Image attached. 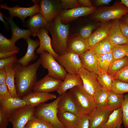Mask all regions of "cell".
Wrapping results in <instances>:
<instances>
[{
    "instance_id": "obj_1",
    "label": "cell",
    "mask_w": 128,
    "mask_h": 128,
    "mask_svg": "<svg viewBox=\"0 0 128 128\" xmlns=\"http://www.w3.org/2000/svg\"><path fill=\"white\" fill-rule=\"evenodd\" d=\"M41 65L40 58L35 62L27 66L16 62L13 64L16 91L19 97L22 98L32 91L37 81V72Z\"/></svg>"
},
{
    "instance_id": "obj_2",
    "label": "cell",
    "mask_w": 128,
    "mask_h": 128,
    "mask_svg": "<svg viewBox=\"0 0 128 128\" xmlns=\"http://www.w3.org/2000/svg\"><path fill=\"white\" fill-rule=\"evenodd\" d=\"M51 34V44L55 52L59 55L67 52L69 26L63 24L58 16L51 22L44 27Z\"/></svg>"
},
{
    "instance_id": "obj_3",
    "label": "cell",
    "mask_w": 128,
    "mask_h": 128,
    "mask_svg": "<svg viewBox=\"0 0 128 128\" xmlns=\"http://www.w3.org/2000/svg\"><path fill=\"white\" fill-rule=\"evenodd\" d=\"M59 96L52 102L42 103L36 108L34 116L55 128H66L59 119L58 102L61 97Z\"/></svg>"
},
{
    "instance_id": "obj_4",
    "label": "cell",
    "mask_w": 128,
    "mask_h": 128,
    "mask_svg": "<svg viewBox=\"0 0 128 128\" xmlns=\"http://www.w3.org/2000/svg\"><path fill=\"white\" fill-rule=\"evenodd\" d=\"M69 91L81 114L89 115L95 110L96 106L93 96L86 91L82 85L76 86Z\"/></svg>"
},
{
    "instance_id": "obj_5",
    "label": "cell",
    "mask_w": 128,
    "mask_h": 128,
    "mask_svg": "<svg viewBox=\"0 0 128 128\" xmlns=\"http://www.w3.org/2000/svg\"><path fill=\"white\" fill-rule=\"evenodd\" d=\"M128 14V8L120 2L110 6L96 10L92 14L90 18L91 20L104 22L111 19H119Z\"/></svg>"
},
{
    "instance_id": "obj_6",
    "label": "cell",
    "mask_w": 128,
    "mask_h": 128,
    "mask_svg": "<svg viewBox=\"0 0 128 128\" xmlns=\"http://www.w3.org/2000/svg\"><path fill=\"white\" fill-rule=\"evenodd\" d=\"M41 65L47 70L48 74L54 78L63 81L67 73L64 68L55 60L53 56L45 51L40 54Z\"/></svg>"
},
{
    "instance_id": "obj_7",
    "label": "cell",
    "mask_w": 128,
    "mask_h": 128,
    "mask_svg": "<svg viewBox=\"0 0 128 128\" xmlns=\"http://www.w3.org/2000/svg\"><path fill=\"white\" fill-rule=\"evenodd\" d=\"M34 5L30 7H21L18 5L12 7H9L6 3L1 4L0 5V9L8 10L10 16L12 18L17 17L19 18L23 23L25 21V19L27 17H31L40 13V7L38 0H32Z\"/></svg>"
},
{
    "instance_id": "obj_8",
    "label": "cell",
    "mask_w": 128,
    "mask_h": 128,
    "mask_svg": "<svg viewBox=\"0 0 128 128\" xmlns=\"http://www.w3.org/2000/svg\"><path fill=\"white\" fill-rule=\"evenodd\" d=\"M36 108L26 105L12 113L8 117L9 122L12 125V128H24L34 116Z\"/></svg>"
},
{
    "instance_id": "obj_9",
    "label": "cell",
    "mask_w": 128,
    "mask_h": 128,
    "mask_svg": "<svg viewBox=\"0 0 128 128\" xmlns=\"http://www.w3.org/2000/svg\"><path fill=\"white\" fill-rule=\"evenodd\" d=\"M56 59L69 74H77L82 67L79 55L74 53L67 51L59 55Z\"/></svg>"
},
{
    "instance_id": "obj_10",
    "label": "cell",
    "mask_w": 128,
    "mask_h": 128,
    "mask_svg": "<svg viewBox=\"0 0 128 128\" xmlns=\"http://www.w3.org/2000/svg\"><path fill=\"white\" fill-rule=\"evenodd\" d=\"M40 13L48 23L51 22L58 16L61 11L60 2L53 0H38Z\"/></svg>"
},
{
    "instance_id": "obj_11",
    "label": "cell",
    "mask_w": 128,
    "mask_h": 128,
    "mask_svg": "<svg viewBox=\"0 0 128 128\" xmlns=\"http://www.w3.org/2000/svg\"><path fill=\"white\" fill-rule=\"evenodd\" d=\"M77 74L81 78L83 86L88 93L93 96L96 92L102 89L97 79V75L83 67L80 68Z\"/></svg>"
},
{
    "instance_id": "obj_12",
    "label": "cell",
    "mask_w": 128,
    "mask_h": 128,
    "mask_svg": "<svg viewBox=\"0 0 128 128\" xmlns=\"http://www.w3.org/2000/svg\"><path fill=\"white\" fill-rule=\"evenodd\" d=\"M96 7L79 6L67 10H61L58 16L63 24L71 21L78 17L92 14L96 10Z\"/></svg>"
},
{
    "instance_id": "obj_13",
    "label": "cell",
    "mask_w": 128,
    "mask_h": 128,
    "mask_svg": "<svg viewBox=\"0 0 128 128\" xmlns=\"http://www.w3.org/2000/svg\"><path fill=\"white\" fill-rule=\"evenodd\" d=\"M113 111L106 106L96 107L90 116L89 128H107L106 125L110 115Z\"/></svg>"
},
{
    "instance_id": "obj_14",
    "label": "cell",
    "mask_w": 128,
    "mask_h": 128,
    "mask_svg": "<svg viewBox=\"0 0 128 128\" xmlns=\"http://www.w3.org/2000/svg\"><path fill=\"white\" fill-rule=\"evenodd\" d=\"M63 81L47 74L37 81L33 88L32 91L47 93L57 91Z\"/></svg>"
},
{
    "instance_id": "obj_15",
    "label": "cell",
    "mask_w": 128,
    "mask_h": 128,
    "mask_svg": "<svg viewBox=\"0 0 128 128\" xmlns=\"http://www.w3.org/2000/svg\"><path fill=\"white\" fill-rule=\"evenodd\" d=\"M57 98L56 95L49 93L32 91L22 98L27 105L36 108L49 100Z\"/></svg>"
},
{
    "instance_id": "obj_16",
    "label": "cell",
    "mask_w": 128,
    "mask_h": 128,
    "mask_svg": "<svg viewBox=\"0 0 128 128\" xmlns=\"http://www.w3.org/2000/svg\"><path fill=\"white\" fill-rule=\"evenodd\" d=\"M26 105V103L22 98L11 97L0 101V110L8 118L13 112Z\"/></svg>"
},
{
    "instance_id": "obj_17",
    "label": "cell",
    "mask_w": 128,
    "mask_h": 128,
    "mask_svg": "<svg viewBox=\"0 0 128 128\" xmlns=\"http://www.w3.org/2000/svg\"><path fill=\"white\" fill-rule=\"evenodd\" d=\"M48 31L44 27L40 28L37 34L40 42L39 47L36 50L37 54L46 51L51 54L56 59L59 56L53 50L51 45V38L48 35Z\"/></svg>"
},
{
    "instance_id": "obj_18",
    "label": "cell",
    "mask_w": 128,
    "mask_h": 128,
    "mask_svg": "<svg viewBox=\"0 0 128 128\" xmlns=\"http://www.w3.org/2000/svg\"><path fill=\"white\" fill-rule=\"evenodd\" d=\"M89 47L87 40L83 39L79 34L73 35L69 38L67 51L79 55L89 50Z\"/></svg>"
},
{
    "instance_id": "obj_19",
    "label": "cell",
    "mask_w": 128,
    "mask_h": 128,
    "mask_svg": "<svg viewBox=\"0 0 128 128\" xmlns=\"http://www.w3.org/2000/svg\"><path fill=\"white\" fill-rule=\"evenodd\" d=\"M79 56L82 67L97 75L100 73L98 67V57L93 52L89 50Z\"/></svg>"
},
{
    "instance_id": "obj_20",
    "label": "cell",
    "mask_w": 128,
    "mask_h": 128,
    "mask_svg": "<svg viewBox=\"0 0 128 128\" xmlns=\"http://www.w3.org/2000/svg\"><path fill=\"white\" fill-rule=\"evenodd\" d=\"M59 111H67L79 115H81L76 104L69 91L62 95L58 104Z\"/></svg>"
},
{
    "instance_id": "obj_21",
    "label": "cell",
    "mask_w": 128,
    "mask_h": 128,
    "mask_svg": "<svg viewBox=\"0 0 128 128\" xmlns=\"http://www.w3.org/2000/svg\"><path fill=\"white\" fill-rule=\"evenodd\" d=\"M119 19L114 20L111 23L108 37L114 45L128 44V41L121 31Z\"/></svg>"
},
{
    "instance_id": "obj_22",
    "label": "cell",
    "mask_w": 128,
    "mask_h": 128,
    "mask_svg": "<svg viewBox=\"0 0 128 128\" xmlns=\"http://www.w3.org/2000/svg\"><path fill=\"white\" fill-rule=\"evenodd\" d=\"M27 48L25 55L22 57L17 59L16 62L23 66H27L32 61L35 60L37 56L35 51L39 46L40 42L39 40H33L29 37L26 41Z\"/></svg>"
},
{
    "instance_id": "obj_23",
    "label": "cell",
    "mask_w": 128,
    "mask_h": 128,
    "mask_svg": "<svg viewBox=\"0 0 128 128\" xmlns=\"http://www.w3.org/2000/svg\"><path fill=\"white\" fill-rule=\"evenodd\" d=\"M47 23L42 15L39 13L30 17L28 20L23 24L24 26L31 30V35L35 37L37 36L39 29L44 28Z\"/></svg>"
},
{
    "instance_id": "obj_24",
    "label": "cell",
    "mask_w": 128,
    "mask_h": 128,
    "mask_svg": "<svg viewBox=\"0 0 128 128\" xmlns=\"http://www.w3.org/2000/svg\"><path fill=\"white\" fill-rule=\"evenodd\" d=\"M4 18L9 23L12 32V36L10 39L14 43L19 39L23 38L26 41L31 35L29 29H24L20 28L15 23L13 18L4 16Z\"/></svg>"
},
{
    "instance_id": "obj_25",
    "label": "cell",
    "mask_w": 128,
    "mask_h": 128,
    "mask_svg": "<svg viewBox=\"0 0 128 128\" xmlns=\"http://www.w3.org/2000/svg\"><path fill=\"white\" fill-rule=\"evenodd\" d=\"M80 85L83 86V83L81 78L77 73H67L57 91L60 96H61L66 92L68 90Z\"/></svg>"
},
{
    "instance_id": "obj_26",
    "label": "cell",
    "mask_w": 128,
    "mask_h": 128,
    "mask_svg": "<svg viewBox=\"0 0 128 128\" xmlns=\"http://www.w3.org/2000/svg\"><path fill=\"white\" fill-rule=\"evenodd\" d=\"M111 23L108 21L102 22L101 26L92 33L87 40L90 47L93 46L101 40L108 37Z\"/></svg>"
},
{
    "instance_id": "obj_27",
    "label": "cell",
    "mask_w": 128,
    "mask_h": 128,
    "mask_svg": "<svg viewBox=\"0 0 128 128\" xmlns=\"http://www.w3.org/2000/svg\"><path fill=\"white\" fill-rule=\"evenodd\" d=\"M80 115L67 111H58V119L66 128H77Z\"/></svg>"
},
{
    "instance_id": "obj_28",
    "label": "cell",
    "mask_w": 128,
    "mask_h": 128,
    "mask_svg": "<svg viewBox=\"0 0 128 128\" xmlns=\"http://www.w3.org/2000/svg\"><path fill=\"white\" fill-rule=\"evenodd\" d=\"M114 46L107 37L95 45L90 47L91 51L98 57L106 53L112 51Z\"/></svg>"
},
{
    "instance_id": "obj_29",
    "label": "cell",
    "mask_w": 128,
    "mask_h": 128,
    "mask_svg": "<svg viewBox=\"0 0 128 128\" xmlns=\"http://www.w3.org/2000/svg\"><path fill=\"white\" fill-rule=\"evenodd\" d=\"M124 99V95L116 93L111 90L109 91L107 106L110 110L114 111L121 107Z\"/></svg>"
},
{
    "instance_id": "obj_30",
    "label": "cell",
    "mask_w": 128,
    "mask_h": 128,
    "mask_svg": "<svg viewBox=\"0 0 128 128\" xmlns=\"http://www.w3.org/2000/svg\"><path fill=\"white\" fill-rule=\"evenodd\" d=\"M12 65L7 66L4 67L7 73L6 84L12 97L20 98L17 94L15 80V73Z\"/></svg>"
},
{
    "instance_id": "obj_31",
    "label": "cell",
    "mask_w": 128,
    "mask_h": 128,
    "mask_svg": "<svg viewBox=\"0 0 128 128\" xmlns=\"http://www.w3.org/2000/svg\"><path fill=\"white\" fill-rule=\"evenodd\" d=\"M114 60L112 52L98 57V67L100 73H107L110 67Z\"/></svg>"
},
{
    "instance_id": "obj_32",
    "label": "cell",
    "mask_w": 128,
    "mask_h": 128,
    "mask_svg": "<svg viewBox=\"0 0 128 128\" xmlns=\"http://www.w3.org/2000/svg\"><path fill=\"white\" fill-rule=\"evenodd\" d=\"M122 123V114L120 107L114 110L110 114L106 125L107 128H116L121 127Z\"/></svg>"
},
{
    "instance_id": "obj_33",
    "label": "cell",
    "mask_w": 128,
    "mask_h": 128,
    "mask_svg": "<svg viewBox=\"0 0 128 128\" xmlns=\"http://www.w3.org/2000/svg\"><path fill=\"white\" fill-rule=\"evenodd\" d=\"M97 79L102 88L109 91L112 90L114 79L113 77L107 72H101L97 75Z\"/></svg>"
},
{
    "instance_id": "obj_34",
    "label": "cell",
    "mask_w": 128,
    "mask_h": 128,
    "mask_svg": "<svg viewBox=\"0 0 128 128\" xmlns=\"http://www.w3.org/2000/svg\"><path fill=\"white\" fill-rule=\"evenodd\" d=\"M109 91L102 88L94 94L93 96L96 107L104 108L107 106Z\"/></svg>"
},
{
    "instance_id": "obj_35",
    "label": "cell",
    "mask_w": 128,
    "mask_h": 128,
    "mask_svg": "<svg viewBox=\"0 0 128 128\" xmlns=\"http://www.w3.org/2000/svg\"><path fill=\"white\" fill-rule=\"evenodd\" d=\"M128 65V56L119 59L115 60L110 67L107 73L113 77L116 73Z\"/></svg>"
},
{
    "instance_id": "obj_36",
    "label": "cell",
    "mask_w": 128,
    "mask_h": 128,
    "mask_svg": "<svg viewBox=\"0 0 128 128\" xmlns=\"http://www.w3.org/2000/svg\"><path fill=\"white\" fill-rule=\"evenodd\" d=\"M20 49L10 39H7L0 32V51H19Z\"/></svg>"
},
{
    "instance_id": "obj_37",
    "label": "cell",
    "mask_w": 128,
    "mask_h": 128,
    "mask_svg": "<svg viewBox=\"0 0 128 128\" xmlns=\"http://www.w3.org/2000/svg\"><path fill=\"white\" fill-rule=\"evenodd\" d=\"M128 52V44L114 46L112 51L115 60L123 58L126 56Z\"/></svg>"
},
{
    "instance_id": "obj_38",
    "label": "cell",
    "mask_w": 128,
    "mask_h": 128,
    "mask_svg": "<svg viewBox=\"0 0 128 128\" xmlns=\"http://www.w3.org/2000/svg\"><path fill=\"white\" fill-rule=\"evenodd\" d=\"M24 128H55L34 116L27 122Z\"/></svg>"
},
{
    "instance_id": "obj_39",
    "label": "cell",
    "mask_w": 128,
    "mask_h": 128,
    "mask_svg": "<svg viewBox=\"0 0 128 128\" xmlns=\"http://www.w3.org/2000/svg\"><path fill=\"white\" fill-rule=\"evenodd\" d=\"M112 90L120 94L128 92V83L114 79Z\"/></svg>"
},
{
    "instance_id": "obj_40",
    "label": "cell",
    "mask_w": 128,
    "mask_h": 128,
    "mask_svg": "<svg viewBox=\"0 0 128 128\" xmlns=\"http://www.w3.org/2000/svg\"><path fill=\"white\" fill-rule=\"evenodd\" d=\"M124 99L121 107L123 123L125 128H128V94L124 95Z\"/></svg>"
},
{
    "instance_id": "obj_41",
    "label": "cell",
    "mask_w": 128,
    "mask_h": 128,
    "mask_svg": "<svg viewBox=\"0 0 128 128\" xmlns=\"http://www.w3.org/2000/svg\"><path fill=\"white\" fill-rule=\"evenodd\" d=\"M96 27V26L93 24H89L85 26L81 29L79 35L83 39L87 40Z\"/></svg>"
},
{
    "instance_id": "obj_42",
    "label": "cell",
    "mask_w": 128,
    "mask_h": 128,
    "mask_svg": "<svg viewBox=\"0 0 128 128\" xmlns=\"http://www.w3.org/2000/svg\"><path fill=\"white\" fill-rule=\"evenodd\" d=\"M114 77L115 79L128 83V65L118 72Z\"/></svg>"
},
{
    "instance_id": "obj_43",
    "label": "cell",
    "mask_w": 128,
    "mask_h": 128,
    "mask_svg": "<svg viewBox=\"0 0 128 128\" xmlns=\"http://www.w3.org/2000/svg\"><path fill=\"white\" fill-rule=\"evenodd\" d=\"M17 55H15L0 58V69L6 66L12 65L16 62Z\"/></svg>"
},
{
    "instance_id": "obj_44",
    "label": "cell",
    "mask_w": 128,
    "mask_h": 128,
    "mask_svg": "<svg viewBox=\"0 0 128 128\" xmlns=\"http://www.w3.org/2000/svg\"><path fill=\"white\" fill-rule=\"evenodd\" d=\"M90 116L85 114L79 115L77 128H89Z\"/></svg>"
},
{
    "instance_id": "obj_45",
    "label": "cell",
    "mask_w": 128,
    "mask_h": 128,
    "mask_svg": "<svg viewBox=\"0 0 128 128\" xmlns=\"http://www.w3.org/2000/svg\"><path fill=\"white\" fill-rule=\"evenodd\" d=\"M60 1L62 8L64 9V10L72 9L80 6L78 0H61Z\"/></svg>"
},
{
    "instance_id": "obj_46",
    "label": "cell",
    "mask_w": 128,
    "mask_h": 128,
    "mask_svg": "<svg viewBox=\"0 0 128 128\" xmlns=\"http://www.w3.org/2000/svg\"><path fill=\"white\" fill-rule=\"evenodd\" d=\"M11 97L6 83L0 85V101L6 100Z\"/></svg>"
},
{
    "instance_id": "obj_47",
    "label": "cell",
    "mask_w": 128,
    "mask_h": 128,
    "mask_svg": "<svg viewBox=\"0 0 128 128\" xmlns=\"http://www.w3.org/2000/svg\"><path fill=\"white\" fill-rule=\"evenodd\" d=\"M9 122L8 118L0 110V128H6Z\"/></svg>"
},
{
    "instance_id": "obj_48",
    "label": "cell",
    "mask_w": 128,
    "mask_h": 128,
    "mask_svg": "<svg viewBox=\"0 0 128 128\" xmlns=\"http://www.w3.org/2000/svg\"><path fill=\"white\" fill-rule=\"evenodd\" d=\"M120 29L123 35L128 41V24L120 21H119Z\"/></svg>"
},
{
    "instance_id": "obj_49",
    "label": "cell",
    "mask_w": 128,
    "mask_h": 128,
    "mask_svg": "<svg viewBox=\"0 0 128 128\" xmlns=\"http://www.w3.org/2000/svg\"><path fill=\"white\" fill-rule=\"evenodd\" d=\"M19 50L0 51V58L10 56L17 54Z\"/></svg>"
},
{
    "instance_id": "obj_50",
    "label": "cell",
    "mask_w": 128,
    "mask_h": 128,
    "mask_svg": "<svg viewBox=\"0 0 128 128\" xmlns=\"http://www.w3.org/2000/svg\"><path fill=\"white\" fill-rule=\"evenodd\" d=\"M7 73L4 68L0 69V85L6 83Z\"/></svg>"
},
{
    "instance_id": "obj_51",
    "label": "cell",
    "mask_w": 128,
    "mask_h": 128,
    "mask_svg": "<svg viewBox=\"0 0 128 128\" xmlns=\"http://www.w3.org/2000/svg\"><path fill=\"white\" fill-rule=\"evenodd\" d=\"M78 1L80 6L91 7L93 6L90 0H78Z\"/></svg>"
},
{
    "instance_id": "obj_52",
    "label": "cell",
    "mask_w": 128,
    "mask_h": 128,
    "mask_svg": "<svg viewBox=\"0 0 128 128\" xmlns=\"http://www.w3.org/2000/svg\"><path fill=\"white\" fill-rule=\"evenodd\" d=\"M3 14L2 13L0 12V20L3 23L5 27L7 30H8L10 28V26L9 23L5 21L3 17Z\"/></svg>"
},
{
    "instance_id": "obj_53",
    "label": "cell",
    "mask_w": 128,
    "mask_h": 128,
    "mask_svg": "<svg viewBox=\"0 0 128 128\" xmlns=\"http://www.w3.org/2000/svg\"><path fill=\"white\" fill-rule=\"evenodd\" d=\"M111 1V0H95V3L96 5L97 6L108 5Z\"/></svg>"
},
{
    "instance_id": "obj_54",
    "label": "cell",
    "mask_w": 128,
    "mask_h": 128,
    "mask_svg": "<svg viewBox=\"0 0 128 128\" xmlns=\"http://www.w3.org/2000/svg\"><path fill=\"white\" fill-rule=\"evenodd\" d=\"M120 18V21L128 24V14L123 16Z\"/></svg>"
},
{
    "instance_id": "obj_55",
    "label": "cell",
    "mask_w": 128,
    "mask_h": 128,
    "mask_svg": "<svg viewBox=\"0 0 128 128\" xmlns=\"http://www.w3.org/2000/svg\"><path fill=\"white\" fill-rule=\"evenodd\" d=\"M120 3L125 5L128 8V0H121Z\"/></svg>"
},
{
    "instance_id": "obj_56",
    "label": "cell",
    "mask_w": 128,
    "mask_h": 128,
    "mask_svg": "<svg viewBox=\"0 0 128 128\" xmlns=\"http://www.w3.org/2000/svg\"><path fill=\"white\" fill-rule=\"evenodd\" d=\"M116 128H121V127H117Z\"/></svg>"
},
{
    "instance_id": "obj_57",
    "label": "cell",
    "mask_w": 128,
    "mask_h": 128,
    "mask_svg": "<svg viewBox=\"0 0 128 128\" xmlns=\"http://www.w3.org/2000/svg\"><path fill=\"white\" fill-rule=\"evenodd\" d=\"M126 56H128V52L127 53V54Z\"/></svg>"
},
{
    "instance_id": "obj_58",
    "label": "cell",
    "mask_w": 128,
    "mask_h": 128,
    "mask_svg": "<svg viewBox=\"0 0 128 128\" xmlns=\"http://www.w3.org/2000/svg\"></svg>"
}]
</instances>
